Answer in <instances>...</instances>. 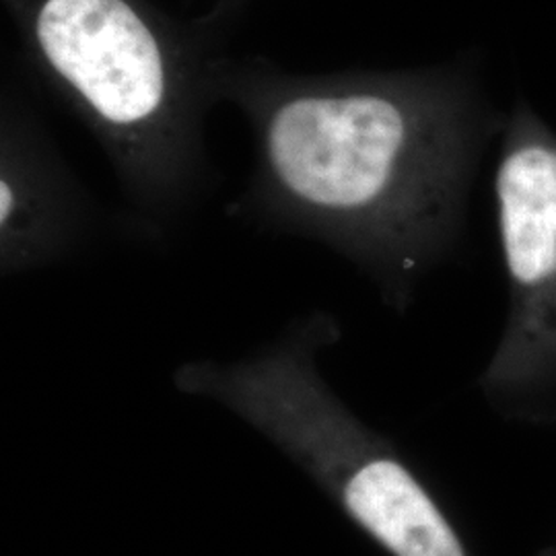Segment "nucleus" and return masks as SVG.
<instances>
[{
    "label": "nucleus",
    "instance_id": "obj_1",
    "mask_svg": "<svg viewBox=\"0 0 556 556\" xmlns=\"http://www.w3.org/2000/svg\"><path fill=\"white\" fill-rule=\"evenodd\" d=\"M482 132L456 83L388 77L299 91L262 122V190L404 312L456 239Z\"/></svg>",
    "mask_w": 556,
    "mask_h": 556
},
{
    "label": "nucleus",
    "instance_id": "obj_2",
    "mask_svg": "<svg viewBox=\"0 0 556 556\" xmlns=\"http://www.w3.org/2000/svg\"><path fill=\"white\" fill-rule=\"evenodd\" d=\"M340 338L330 314L238 361H188L174 386L217 402L270 439L394 556H468L456 528L396 447L332 392L318 358Z\"/></svg>",
    "mask_w": 556,
    "mask_h": 556
},
{
    "label": "nucleus",
    "instance_id": "obj_3",
    "mask_svg": "<svg viewBox=\"0 0 556 556\" xmlns=\"http://www.w3.org/2000/svg\"><path fill=\"white\" fill-rule=\"evenodd\" d=\"M29 34L46 66L93 114L140 202H174L188 176L176 116L178 71L132 0H31Z\"/></svg>",
    "mask_w": 556,
    "mask_h": 556
},
{
    "label": "nucleus",
    "instance_id": "obj_4",
    "mask_svg": "<svg viewBox=\"0 0 556 556\" xmlns=\"http://www.w3.org/2000/svg\"><path fill=\"white\" fill-rule=\"evenodd\" d=\"M509 282L503 337L478 379L505 415L556 417V135L526 105L507 119L495 174Z\"/></svg>",
    "mask_w": 556,
    "mask_h": 556
},
{
    "label": "nucleus",
    "instance_id": "obj_5",
    "mask_svg": "<svg viewBox=\"0 0 556 556\" xmlns=\"http://www.w3.org/2000/svg\"><path fill=\"white\" fill-rule=\"evenodd\" d=\"M73 238V211L46 165L4 149L0 174V266L4 277L59 258Z\"/></svg>",
    "mask_w": 556,
    "mask_h": 556
}]
</instances>
